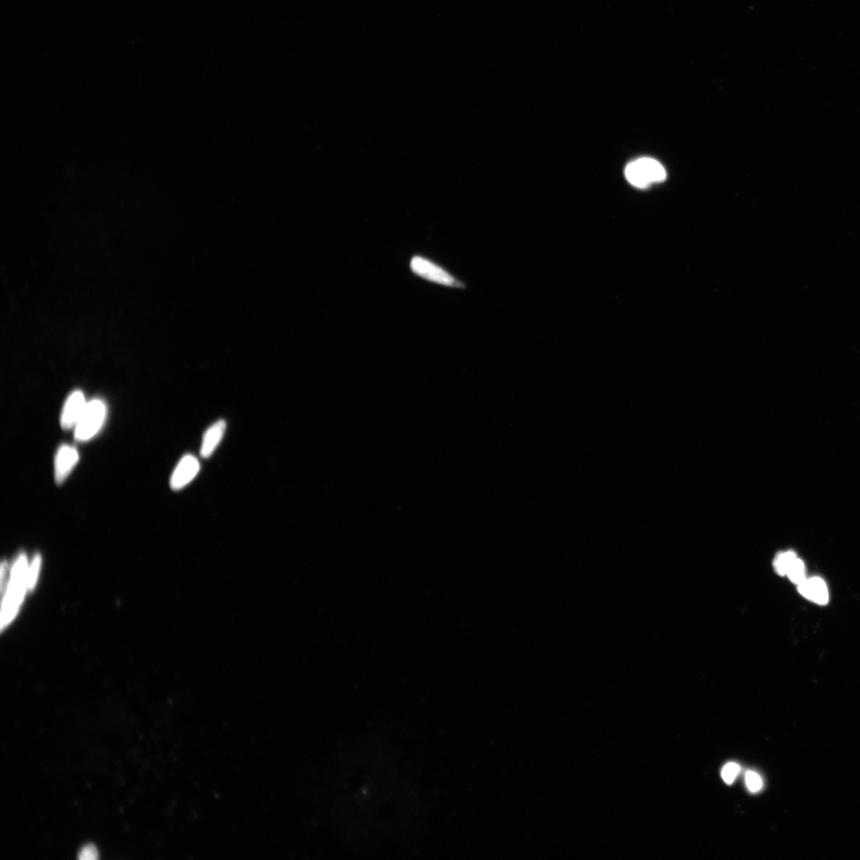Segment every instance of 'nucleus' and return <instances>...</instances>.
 <instances>
[{
  "label": "nucleus",
  "instance_id": "2eb2a0df",
  "mask_svg": "<svg viewBox=\"0 0 860 860\" xmlns=\"http://www.w3.org/2000/svg\"><path fill=\"white\" fill-rule=\"evenodd\" d=\"M98 858V850L93 845H87L83 847L79 852V855H78V859L81 860H95Z\"/></svg>",
  "mask_w": 860,
  "mask_h": 860
},
{
  "label": "nucleus",
  "instance_id": "f257e3e1",
  "mask_svg": "<svg viewBox=\"0 0 860 860\" xmlns=\"http://www.w3.org/2000/svg\"><path fill=\"white\" fill-rule=\"evenodd\" d=\"M27 557L20 555L18 558L13 570H12L10 585L4 598L1 627L6 625L14 617L27 588Z\"/></svg>",
  "mask_w": 860,
  "mask_h": 860
},
{
  "label": "nucleus",
  "instance_id": "f03ea898",
  "mask_svg": "<svg viewBox=\"0 0 860 860\" xmlns=\"http://www.w3.org/2000/svg\"><path fill=\"white\" fill-rule=\"evenodd\" d=\"M624 172L628 181L638 188H646L653 184L663 182L667 177L664 167L651 158L631 162Z\"/></svg>",
  "mask_w": 860,
  "mask_h": 860
},
{
  "label": "nucleus",
  "instance_id": "4468645a",
  "mask_svg": "<svg viewBox=\"0 0 860 860\" xmlns=\"http://www.w3.org/2000/svg\"><path fill=\"white\" fill-rule=\"evenodd\" d=\"M40 564L41 558L39 556H36L34 558L31 570H30L27 575V588L30 589H32L34 586L36 579H37Z\"/></svg>",
  "mask_w": 860,
  "mask_h": 860
},
{
  "label": "nucleus",
  "instance_id": "9d476101",
  "mask_svg": "<svg viewBox=\"0 0 860 860\" xmlns=\"http://www.w3.org/2000/svg\"><path fill=\"white\" fill-rule=\"evenodd\" d=\"M797 558L796 553L792 551L781 552L776 556L774 567L776 573L781 576L786 575L791 563Z\"/></svg>",
  "mask_w": 860,
  "mask_h": 860
},
{
  "label": "nucleus",
  "instance_id": "f8f14e48",
  "mask_svg": "<svg viewBox=\"0 0 860 860\" xmlns=\"http://www.w3.org/2000/svg\"><path fill=\"white\" fill-rule=\"evenodd\" d=\"M740 771V767L736 763H729L724 767L721 771V778L726 784H732L735 781L737 776Z\"/></svg>",
  "mask_w": 860,
  "mask_h": 860
},
{
  "label": "nucleus",
  "instance_id": "6e6552de",
  "mask_svg": "<svg viewBox=\"0 0 860 860\" xmlns=\"http://www.w3.org/2000/svg\"><path fill=\"white\" fill-rule=\"evenodd\" d=\"M798 591L804 598L816 604L826 605L828 603V589L826 583L820 577L806 579L798 585Z\"/></svg>",
  "mask_w": 860,
  "mask_h": 860
},
{
  "label": "nucleus",
  "instance_id": "0eeeda50",
  "mask_svg": "<svg viewBox=\"0 0 860 860\" xmlns=\"http://www.w3.org/2000/svg\"><path fill=\"white\" fill-rule=\"evenodd\" d=\"M79 461L76 448L63 444L58 450L55 460V477L57 484H62Z\"/></svg>",
  "mask_w": 860,
  "mask_h": 860
},
{
  "label": "nucleus",
  "instance_id": "1a4fd4ad",
  "mask_svg": "<svg viewBox=\"0 0 860 860\" xmlns=\"http://www.w3.org/2000/svg\"><path fill=\"white\" fill-rule=\"evenodd\" d=\"M226 429V423L224 420H219L209 427L203 438L200 449L203 458H208L214 454L224 436Z\"/></svg>",
  "mask_w": 860,
  "mask_h": 860
},
{
  "label": "nucleus",
  "instance_id": "7ed1b4c3",
  "mask_svg": "<svg viewBox=\"0 0 860 860\" xmlns=\"http://www.w3.org/2000/svg\"><path fill=\"white\" fill-rule=\"evenodd\" d=\"M107 407L103 401L94 399L89 402L75 428L76 440L87 442L97 435L105 423Z\"/></svg>",
  "mask_w": 860,
  "mask_h": 860
},
{
  "label": "nucleus",
  "instance_id": "20e7f679",
  "mask_svg": "<svg viewBox=\"0 0 860 860\" xmlns=\"http://www.w3.org/2000/svg\"><path fill=\"white\" fill-rule=\"evenodd\" d=\"M410 268L415 275L432 282V283L450 288H464V285L451 275L447 270L424 257H413Z\"/></svg>",
  "mask_w": 860,
  "mask_h": 860
},
{
  "label": "nucleus",
  "instance_id": "39448f33",
  "mask_svg": "<svg viewBox=\"0 0 860 860\" xmlns=\"http://www.w3.org/2000/svg\"><path fill=\"white\" fill-rule=\"evenodd\" d=\"M84 394L80 390L72 393L66 399L60 418V424L64 430L75 428L78 421L87 406Z\"/></svg>",
  "mask_w": 860,
  "mask_h": 860
},
{
  "label": "nucleus",
  "instance_id": "ddd939ff",
  "mask_svg": "<svg viewBox=\"0 0 860 860\" xmlns=\"http://www.w3.org/2000/svg\"><path fill=\"white\" fill-rule=\"evenodd\" d=\"M745 784L752 792H759L762 787V780L759 774L754 771H748L745 774Z\"/></svg>",
  "mask_w": 860,
  "mask_h": 860
},
{
  "label": "nucleus",
  "instance_id": "423d86ee",
  "mask_svg": "<svg viewBox=\"0 0 860 860\" xmlns=\"http://www.w3.org/2000/svg\"><path fill=\"white\" fill-rule=\"evenodd\" d=\"M200 470V461L195 456L191 454L184 456L172 473L171 488L176 491L184 489L195 478Z\"/></svg>",
  "mask_w": 860,
  "mask_h": 860
},
{
  "label": "nucleus",
  "instance_id": "9b49d317",
  "mask_svg": "<svg viewBox=\"0 0 860 860\" xmlns=\"http://www.w3.org/2000/svg\"><path fill=\"white\" fill-rule=\"evenodd\" d=\"M786 575L795 584H801L806 579V569L803 561L797 557L791 563Z\"/></svg>",
  "mask_w": 860,
  "mask_h": 860
}]
</instances>
